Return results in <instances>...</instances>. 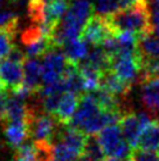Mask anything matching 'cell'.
I'll return each instance as SVG.
<instances>
[{"label": "cell", "instance_id": "obj_1", "mask_svg": "<svg viewBox=\"0 0 159 161\" xmlns=\"http://www.w3.org/2000/svg\"><path fill=\"white\" fill-rule=\"evenodd\" d=\"M112 33L121 31L135 32L137 34L152 33L150 15L146 6V0H141L138 4L124 9H119L106 17Z\"/></svg>", "mask_w": 159, "mask_h": 161}, {"label": "cell", "instance_id": "obj_2", "mask_svg": "<svg viewBox=\"0 0 159 161\" xmlns=\"http://www.w3.org/2000/svg\"><path fill=\"white\" fill-rule=\"evenodd\" d=\"M97 139L106 158L126 160L131 155L132 148L125 141L119 125L106 126L97 134Z\"/></svg>", "mask_w": 159, "mask_h": 161}, {"label": "cell", "instance_id": "obj_3", "mask_svg": "<svg viewBox=\"0 0 159 161\" xmlns=\"http://www.w3.org/2000/svg\"><path fill=\"white\" fill-rule=\"evenodd\" d=\"M61 125L54 115L47 114L44 111L38 112L34 107H31V115L28 119L29 138L34 141H48L52 142Z\"/></svg>", "mask_w": 159, "mask_h": 161}, {"label": "cell", "instance_id": "obj_4", "mask_svg": "<svg viewBox=\"0 0 159 161\" xmlns=\"http://www.w3.org/2000/svg\"><path fill=\"white\" fill-rule=\"evenodd\" d=\"M67 60L61 47H53L42 57V82L49 85L62 78L66 71ZM42 85V86H44Z\"/></svg>", "mask_w": 159, "mask_h": 161}, {"label": "cell", "instance_id": "obj_5", "mask_svg": "<svg viewBox=\"0 0 159 161\" xmlns=\"http://www.w3.org/2000/svg\"><path fill=\"white\" fill-rule=\"evenodd\" d=\"M0 85L8 93H15L23 86V66L21 61L5 58L0 63Z\"/></svg>", "mask_w": 159, "mask_h": 161}, {"label": "cell", "instance_id": "obj_6", "mask_svg": "<svg viewBox=\"0 0 159 161\" xmlns=\"http://www.w3.org/2000/svg\"><path fill=\"white\" fill-rule=\"evenodd\" d=\"M111 69L128 85H132L141 75V59L136 54H123L111 59Z\"/></svg>", "mask_w": 159, "mask_h": 161}, {"label": "cell", "instance_id": "obj_7", "mask_svg": "<svg viewBox=\"0 0 159 161\" xmlns=\"http://www.w3.org/2000/svg\"><path fill=\"white\" fill-rule=\"evenodd\" d=\"M111 34H112V30L106 20V17L94 14L83 27L81 38L88 45L90 44L93 46H101L106 38Z\"/></svg>", "mask_w": 159, "mask_h": 161}, {"label": "cell", "instance_id": "obj_8", "mask_svg": "<svg viewBox=\"0 0 159 161\" xmlns=\"http://www.w3.org/2000/svg\"><path fill=\"white\" fill-rule=\"evenodd\" d=\"M23 66V88L31 94H36L44 85L42 82V60L39 58H26Z\"/></svg>", "mask_w": 159, "mask_h": 161}, {"label": "cell", "instance_id": "obj_9", "mask_svg": "<svg viewBox=\"0 0 159 161\" xmlns=\"http://www.w3.org/2000/svg\"><path fill=\"white\" fill-rule=\"evenodd\" d=\"M119 127L122 130L125 141L131 146V148H137L138 140L143 130V125L139 119V114L135 112H125L121 116Z\"/></svg>", "mask_w": 159, "mask_h": 161}, {"label": "cell", "instance_id": "obj_10", "mask_svg": "<svg viewBox=\"0 0 159 161\" xmlns=\"http://www.w3.org/2000/svg\"><path fill=\"white\" fill-rule=\"evenodd\" d=\"M4 134L9 147L18 149L29 138L28 121H5Z\"/></svg>", "mask_w": 159, "mask_h": 161}, {"label": "cell", "instance_id": "obj_11", "mask_svg": "<svg viewBox=\"0 0 159 161\" xmlns=\"http://www.w3.org/2000/svg\"><path fill=\"white\" fill-rule=\"evenodd\" d=\"M141 100L149 112H159V76L141 81Z\"/></svg>", "mask_w": 159, "mask_h": 161}, {"label": "cell", "instance_id": "obj_12", "mask_svg": "<svg viewBox=\"0 0 159 161\" xmlns=\"http://www.w3.org/2000/svg\"><path fill=\"white\" fill-rule=\"evenodd\" d=\"M80 103V95L74 93L67 92L62 95L60 103L58 106L55 118L61 125H68L70 122L71 118L74 116L76 109L79 107Z\"/></svg>", "mask_w": 159, "mask_h": 161}, {"label": "cell", "instance_id": "obj_13", "mask_svg": "<svg viewBox=\"0 0 159 161\" xmlns=\"http://www.w3.org/2000/svg\"><path fill=\"white\" fill-rule=\"evenodd\" d=\"M137 53L141 60H159V36L155 33L141 34L138 38Z\"/></svg>", "mask_w": 159, "mask_h": 161}, {"label": "cell", "instance_id": "obj_14", "mask_svg": "<svg viewBox=\"0 0 159 161\" xmlns=\"http://www.w3.org/2000/svg\"><path fill=\"white\" fill-rule=\"evenodd\" d=\"M130 87L131 86L128 85L126 82H124L122 79H119L111 68L102 72L100 88L108 91L111 94H114L117 98L121 99L128 95V93L130 92Z\"/></svg>", "mask_w": 159, "mask_h": 161}, {"label": "cell", "instance_id": "obj_15", "mask_svg": "<svg viewBox=\"0 0 159 161\" xmlns=\"http://www.w3.org/2000/svg\"><path fill=\"white\" fill-rule=\"evenodd\" d=\"M62 49H63V53L66 55L68 63L75 64V65H79L81 61H83L88 57L89 53L88 44L81 36L67 41L62 46Z\"/></svg>", "mask_w": 159, "mask_h": 161}, {"label": "cell", "instance_id": "obj_16", "mask_svg": "<svg viewBox=\"0 0 159 161\" xmlns=\"http://www.w3.org/2000/svg\"><path fill=\"white\" fill-rule=\"evenodd\" d=\"M137 148L146 151L159 149V121L152 120L143 128L138 140Z\"/></svg>", "mask_w": 159, "mask_h": 161}, {"label": "cell", "instance_id": "obj_17", "mask_svg": "<svg viewBox=\"0 0 159 161\" xmlns=\"http://www.w3.org/2000/svg\"><path fill=\"white\" fill-rule=\"evenodd\" d=\"M105 159L106 155L98 142L97 135H88L84 149L79 161H103Z\"/></svg>", "mask_w": 159, "mask_h": 161}, {"label": "cell", "instance_id": "obj_18", "mask_svg": "<svg viewBox=\"0 0 159 161\" xmlns=\"http://www.w3.org/2000/svg\"><path fill=\"white\" fill-rule=\"evenodd\" d=\"M83 61L101 72L111 68V58L102 46H94V48L89 51L88 57Z\"/></svg>", "mask_w": 159, "mask_h": 161}, {"label": "cell", "instance_id": "obj_19", "mask_svg": "<svg viewBox=\"0 0 159 161\" xmlns=\"http://www.w3.org/2000/svg\"><path fill=\"white\" fill-rule=\"evenodd\" d=\"M18 26L0 27V60L8 57L11 51L13 49L14 36Z\"/></svg>", "mask_w": 159, "mask_h": 161}, {"label": "cell", "instance_id": "obj_20", "mask_svg": "<svg viewBox=\"0 0 159 161\" xmlns=\"http://www.w3.org/2000/svg\"><path fill=\"white\" fill-rule=\"evenodd\" d=\"M53 155L55 161H79L82 154L62 141L56 140L53 143Z\"/></svg>", "mask_w": 159, "mask_h": 161}, {"label": "cell", "instance_id": "obj_21", "mask_svg": "<svg viewBox=\"0 0 159 161\" xmlns=\"http://www.w3.org/2000/svg\"><path fill=\"white\" fill-rule=\"evenodd\" d=\"M95 11L97 12L96 14L108 17L119 11V0H96Z\"/></svg>", "mask_w": 159, "mask_h": 161}, {"label": "cell", "instance_id": "obj_22", "mask_svg": "<svg viewBox=\"0 0 159 161\" xmlns=\"http://www.w3.org/2000/svg\"><path fill=\"white\" fill-rule=\"evenodd\" d=\"M152 33L159 36V0H146Z\"/></svg>", "mask_w": 159, "mask_h": 161}, {"label": "cell", "instance_id": "obj_23", "mask_svg": "<svg viewBox=\"0 0 159 161\" xmlns=\"http://www.w3.org/2000/svg\"><path fill=\"white\" fill-rule=\"evenodd\" d=\"M129 159L132 161H159V152L133 148Z\"/></svg>", "mask_w": 159, "mask_h": 161}, {"label": "cell", "instance_id": "obj_24", "mask_svg": "<svg viewBox=\"0 0 159 161\" xmlns=\"http://www.w3.org/2000/svg\"><path fill=\"white\" fill-rule=\"evenodd\" d=\"M18 26V17L12 11L0 9V27Z\"/></svg>", "mask_w": 159, "mask_h": 161}, {"label": "cell", "instance_id": "obj_25", "mask_svg": "<svg viewBox=\"0 0 159 161\" xmlns=\"http://www.w3.org/2000/svg\"><path fill=\"white\" fill-rule=\"evenodd\" d=\"M9 94L7 91L0 88V121H5L7 114V105H8Z\"/></svg>", "mask_w": 159, "mask_h": 161}, {"label": "cell", "instance_id": "obj_26", "mask_svg": "<svg viewBox=\"0 0 159 161\" xmlns=\"http://www.w3.org/2000/svg\"><path fill=\"white\" fill-rule=\"evenodd\" d=\"M14 161H36L34 159H31V158H25V157H20V155H14Z\"/></svg>", "mask_w": 159, "mask_h": 161}, {"label": "cell", "instance_id": "obj_27", "mask_svg": "<svg viewBox=\"0 0 159 161\" xmlns=\"http://www.w3.org/2000/svg\"><path fill=\"white\" fill-rule=\"evenodd\" d=\"M103 161H121V160H118V159H114V158H106L105 160H103Z\"/></svg>", "mask_w": 159, "mask_h": 161}, {"label": "cell", "instance_id": "obj_28", "mask_svg": "<svg viewBox=\"0 0 159 161\" xmlns=\"http://www.w3.org/2000/svg\"><path fill=\"white\" fill-rule=\"evenodd\" d=\"M123 161H132L131 159H126V160H123Z\"/></svg>", "mask_w": 159, "mask_h": 161}, {"label": "cell", "instance_id": "obj_29", "mask_svg": "<svg viewBox=\"0 0 159 161\" xmlns=\"http://www.w3.org/2000/svg\"><path fill=\"white\" fill-rule=\"evenodd\" d=\"M47 161H55V159H50V160H47Z\"/></svg>", "mask_w": 159, "mask_h": 161}, {"label": "cell", "instance_id": "obj_30", "mask_svg": "<svg viewBox=\"0 0 159 161\" xmlns=\"http://www.w3.org/2000/svg\"><path fill=\"white\" fill-rule=\"evenodd\" d=\"M3 1H4V0H0V3H3Z\"/></svg>", "mask_w": 159, "mask_h": 161}, {"label": "cell", "instance_id": "obj_31", "mask_svg": "<svg viewBox=\"0 0 159 161\" xmlns=\"http://www.w3.org/2000/svg\"><path fill=\"white\" fill-rule=\"evenodd\" d=\"M13 1H14V0H13Z\"/></svg>", "mask_w": 159, "mask_h": 161}]
</instances>
